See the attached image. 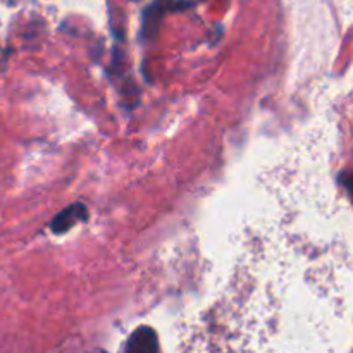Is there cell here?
<instances>
[{"instance_id":"6da1fadb","label":"cell","mask_w":353,"mask_h":353,"mask_svg":"<svg viewBox=\"0 0 353 353\" xmlns=\"http://www.w3.org/2000/svg\"><path fill=\"white\" fill-rule=\"evenodd\" d=\"M157 336L150 327H140L130 338L126 353H157Z\"/></svg>"},{"instance_id":"7a4b0ae2","label":"cell","mask_w":353,"mask_h":353,"mask_svg":"<svg viewBox=\"0 0 353 353\" xmlns=\"http://www.w3.org/2000/svg\"><path fill=\"white\" fill-rule=\"evenodd\" d=\"M86 219V209L85 205H81V203H74V205L68 207V209L62 210L59 216H55V219L52 221V231L54 233H64V231H68L69 228L74 226L76 223H79V221Z\"/></svg>"},{"instance_id":"3957f363","label":"cell","mask_w":353,"mask_h":353,"mask_svg":"<svg viewBox=\"0 0 353 353\" xmlns=\"http://www.w3.org/2000/svg\"><path fill=\"white\" fill-rule=\"evenodd\" d=\"M347 188H348V193H350L352 202H353V172L350 174V178L347 179Z\"/></svg>"}]
</instances>
